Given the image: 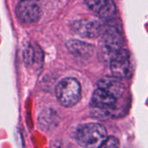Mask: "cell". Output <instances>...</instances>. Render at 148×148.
Masks as SVG:
<instances>
[{"label": "cell", "mask_w": 148, "mask_h": 148, "mask_svg": "<svg viewBox=\"0 0 148 148\" xmlns=\"http://www.w3.org/2000/svg\"><path fill=\"white\" fill-rule=\"evenodd\" d=\"M107 138L105 127L98 123L83 125L76 134L77 142L85 148H99Z\"/></svg>", "instance_id": "obj_1"}, {"label": "cell", "mask_w": 148, "mask_h": 148, "mask_svg": "<svg viewBox=\"0 0 148 148\" xmlns=\"http://www.w3.org/2000/svg\"><path fill=\"white\" fill-rule=\"evenodd\" d=\"M56 95L61 105L71 108L81 99V85L74 78H65L56 86Z\"/></svg>", "instance_id": "obj_2"}, {"label": "cell", "mask_w": 148, "mask_h": 148, "mask_svg": "<svg viewBox=\"0 0 148 148\" xmlns=\"http://www.w3.org/2000/svg\"><path fill=\"white\" fill-rule=\"evenodd\" d=\"M110 69L114 76L117 78L128 77L132 73V64L129 52L121 49L110 57Z\"/></svg>", "instance_id": "obj_3"}, {"label": "cell", "mask_w": 148, "mask_h": 148, "mask_svg": "<svg viewBox=\"0 0 148 148\" xmlns=\"http://www.w3.org/2000/svg\"><path fill=\"white\" fill-rule=\"evenodd\" d=\"M16 14L23 22L30 23L39 19L41 10L35 0H21L16 6Z\"/></svg>", "instance_id": "obj_4"}, {"label": "cell", "mask_w": 148, "mask_h": 148, "mask_svg": "<svg viewBox=\"0 0 148 148\" xmlns=\"http://www.w3.org/2000/svg\"><path fill=\"white\" fill-rule=\"evenodd\" d=\"M73 29L75 33L87 38L97 37L101 33V24L96 20L80 19L74 23Z\"/></svg>", "instance_id": "obj_5"}, {"label": "cell", "mask_w": 148, "mask_h": 148, "mask_svg": "<svg viewBox=\"0 0 148 148\" xmlns=\"http://www.w3.org/2000/svg\"><path fill=\"white\" fill-rule=\"evenodd\" d=\"M104 49L108 56L110 57L122 46V36L119 29L115 27H109L107 29L103 35Z\"/></svg>", "instance_id": "obj_6"}, {"label": "cell", "mask_w": 148, "mask_h": 148, "mask_svg": "<svg viewBox=\"0 0 148 148\" xmlns=\"http://www.w3.org/2000/svg\"><path fill=\"white\" fill-rule=\"evenodd\" d=\"M85 3L103 19L113 17L116 12V6L112 0H85Z\"/></svg>", "instance_id": "obj_7"}, {"label": "cell", "mask_w": 148, "mask_h": 148, "mask_svg": "<svg viewBox=\"0 0 148 148\" xmlns=\"http://www.w3.org/2000/svg\"><path fill=\"white\" fill-rule=\"evenodd\" d=\"M98 87L99 88H101L110 95H112L115 98H119L122 95L125 87L123 83L119 80V78L114 76H106L101 78L98 82Z\"/></svg>", "instance_id": "obj_8"}, {"label": "cell", "mask_w": 148, "mask_h": 148, "mask_svg": "<svg viewBox=\"0 0 148 148\" xmlns=\"http://www.w3.org/2000/svg\"><path fill=\"white\" fill-rule=\"evenodd\" d=\"M116 98L112 95L108 93L107 91L98 88L96 89L92 96L93 104L100 108H108L113 107L115 104Z\"/></svg>", "instance_id": "obj_9"}, {"label": "cell", "mask_w": 148, "mask_h": 148, "mask_svg": "<svg viewBox=\"0 0 148 148\" xmlns=\"http://www.w3.org/2000/svg\"><path fill=\"white\" fill-rule=\"evenodd\" d=\"M67 47L72 54L80 57L85 58L90 56L93 52V47L90 44L82 42L81 41L70 40L67 42Z\"/></svg>", "instance_id": "obj_10"}, {"label": "cell", "mask_w": 148, "mask_h": 148, "mask_svg": "<svg viewBox=\"0 0 148 148\" xmlns=\"http://www.w3.org/2000/svg\"><path fill=\"white\" fill-rule=\"evenodd\" d=\"M36 52L33 47H29L24 50L23 60L27 65L32 64L36 61Z\"/></svg>", "instance_id": "obj_11"}, {"label": "cell", "mask_w": 148, "mask_h": 148, "mask_svg": "<svg viewBox=\"0 0 148 148\" xmlns=\"http://www.w3.org/2000/svg\"><path fill=\"white\" fill-rule=\"evenodd\" d=\"M119 147H120V142L118 139L115 137L110 136L105 140V141L99 148H119Z\"/></svg>", "instance_id": "obj_12"}, {"label": "cell", "mask_w": 148, "mask_h": 148, "mask_svg": "<svg viewBox=\"0 0 148 148\" xmlns=\"http://www.w3.org/2000/svg\"><path fill=\"white\" fill-rule=\"evenodd\" d=\"M52 148H70V147L69 144H67L64 141L57 140V141H54L52 145Z\"/></svg>", "instance_id": "obj_13"}]
</instances>
